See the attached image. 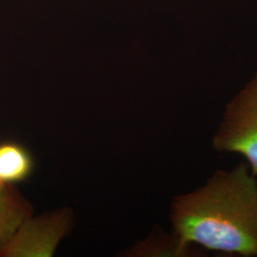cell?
Instances as JSON below:
<instances>
[{
  "instance_id": "obj_1",
  "label": "cell",
  "mask_w": 257,
  "mask_h": 257,
  "mask_svg": "<svg viewBox=\"0 0 257 257\" xmlns=\"http://www.w3.org/2000/svg\"><path fill=\"white\" fill-rule=\"evenodd\" d=\"M170 219L185 246L257 257V177L246 162L217 170L201 187L175 196Z\"/></svg>"
},
{
  "instance_id": "obj_2",
  "label": "cell",
  "mask_w": 257,
  "mask_h": 257,
  "mask_svg": "<svg viewBox=\"0 0 257 257\" xmlns=\"http://www.w3.org/2000/svg\"><path fill=\"white\" fill-rule=\"evenodd\" d=\"M211 145L219 154L243 156L257 177V72L228 102Z\"/></svg>"
},
{
  "instance_id": "obj_3",
  "label": "cell",
  "mask_w": 257,
  "mask_h": 257,
  "mask_svg": "<svg viewBox=\"0 0 257 257\" xmlns=\"http://www.w3.org/2000/svg\"><path fill=\"white\" fill-rule=\"evenodd\" d=\"M66 210L28 218L3 249L0 257L52 256L69 230Z\"/></svg>"
},
{
  "instance_id": "obj_4",
  "label": "cell",
  "mask_w": 257,
  "mask_h": 257,
  "mask_svg": "<svg viewBox=\"0 0 257 257\" xmlns=\"http://www.w3.org/2000/svg\"><path fill=\"white\" fill-rule=\"evenodd\" d=\"M34 209L14 184L0 181V254Z\"/></svg>"
},
{
  "instance_id": "obj_5",
  "label": "cell",
  "mask_w": 257,
  "mask_h": 257,
  "mask_svg": "<svg viewBox=\"0 0 257 257\" xmlns=\"http://www.w3.org/2000/svg\"><path fill=\"white\" fill-rule=\"evenodd\" d=\"M34 171V159L26 148L13 141L0 143V181L19 183Z\"/></svg>"
}]
</instances>
